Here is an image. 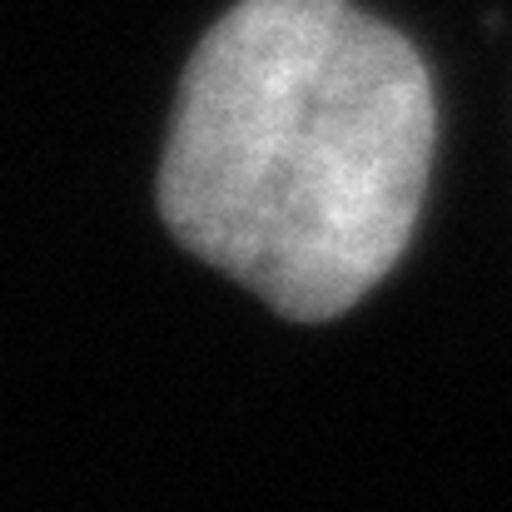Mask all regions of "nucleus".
Returning a JSON list of instances; mask_svg holds the SVG:
<instances>
[{
    "label": "nucleus",
    "instance_id": "1",
    "mask_svg": "<svg viewBox=\"0 0 512 512\" xmlns=\"http://www.w3.org/2000/svg\"><path fill=\"white\" fill-rule=\"evenodd\" d=\"M438 145L423 55L353 0H239L199 40L160 165L170 234L329 324L403 259Z\"/></svg>",
    "mask_w": 512,
    "mask_h": 512
}]
</instances>
